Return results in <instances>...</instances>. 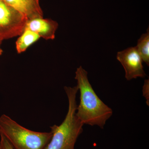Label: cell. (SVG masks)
Returning <instances> with one entry per match:
<instances>
[{"instance_id": "1", "label": "cell", "mask_w": 149, "mask_h": 149, "mask_svg": "<svg viewBox=\"0 0 149 149\" xmlns=\"http://www.w3.org/2000/svg\"><path fill=\"white\" fill-rule=\"evenodd\" d=\"M80 103L76 115L83 124L99 126L103 128L113 114L112 109L99 98L89 82L88 72L80 66L75 71Z\"/></svg>"}, {"instance_id": "2", "label": "cell", "mask_w": 149, "mask_h": 149, "mask_svg": "<svg viewBox=\"0 0 149 149\" xmlns=\"http://www.w3.org/2000/svg\"><path fill=\"white\" fill-rule=\"evenodd\" d=\"M64 90L68 102L67 113L60 125L51 126L52 135L44 149H74L76 141L83 132L84 124L76 115L78 88L77 85L73 87L65 86Z\"/></svg>"}, {"instance_id": "3", "label": "cell", "mask_w": 149, "mask_h": 149, "mask_svg": "<svg viewBox=\"0 0 149 149\" xmlns=\"http://www.w3.org/2000/svg\"><path fill=\"white\" fill-rule=\"evenodd\" d=\"M0 134L7 139L14 149H44L52 133L29 130L6 114L0 116Z\"/></svg>"}, {"instance_id": "4", "label": "cell", "mask_w": 149, "mask_h": 149, "mask_svg": "<svg viewBox=\"0 0 149 149\" xmlns=\"http://www.w3.org/2000/svg\"><path fill=\"white\" fill-rule=\"evenodd\" d=\"M27 18L4 0H0V39L8 40L19 36L25 28Z\"/></svg>"}, {"instance_id": "5", "label": "cell", "mask_w": 149, "mask_h": 149, "mask_svg": "<svg viewBox=\"0 0 149 149\" xmlns=\"http://www.w3.org/2000/svg\"><path fill=\"white\" fill-rule=\"evenodd\" d=\"M116 58L124 68L126 80L146 77L143 61L136 47H131L118 52Z\"/></svg>"}, {"instance_id": "6", "label": "cell", "mask_w": 149, "mask_h": 149, "mask_svg": "<svg viewBox=\"0 0 149 149\" xmlns=\"http://www.w3.org/2000/svg\"><path fill=\"white\" fill-rule=\"evenodd\" d=\"M58 27V22L50 19L42 17L27 19L24 29H29L45 40H54Z\"/></svg>"}, {"instance_id": "7", "label": "cell", "mask_w": 149, "mask_h": 149, "mask_svg": "<svg viewBox=\"0 0 149 149\" xmlns=\"http://www.w3.org/2000/svg\"><path fill=\"white\" fill-rule=\"evenodd\" d=\"M26 16L27 19L43 17L39 0H4Z\"/></svg>"}, {"instance_id": "8", "label": "cell", "mask_w": 149, "mask_h": 149, "mask_svg": "<svg viewBox=\"0 0 149 149\" xmlns=\"http://www.w3.org/2000/svg\"><path fill=\"white\" fill-rule=\"evenodd\" d=\"M18 36L19 37L15 43L16 49L18 54L25 52L30 46L41 38L37 33L27 29H24Z\"/></svg>"}, {"instance_id": "9", "label": "cell", "mask_w": 149, "mask_h": 149, "mask_svg": "<svg viewBox=\"0 0 149 149\" xmlns=\"http://www.w3.org/2000/svg\"><path fill=\"white\" fill-rule=\"evenodd\" d=\"M136 47L141 55L143 62L149 65V28L147 32L143 34L138 41Z\"/></svg>"}, {"instance_id": "10", "label": "cell", "mask_w": 149, "mask_h": 149, "mask_svg": "<svg viewBox=\"0 0 149 149\" xmlns=\"http://www.w3.org/2000/svg\"><path fill=\"white\" fill-rule=\"evenodd\" d=\"M143 96L146 100V103L148 106H149V80L146 79L144 81L143 88Z\"/></svg>"}, {"instance_id": "11", "label": "cell", "mask_w": 149, "mask_h": 149, "mask_svg": "<svg viewBox=\"0 0 149 149\" xmlns=\"http://www.w3.org/2000/svg\"><path fill=\"white\" fill-rule=\"evenodd\" d=\"M0 136V149H14L4 136L1 134Z\"/></svg>"}, {"instance_id": "12", "label": "cell", "mask_w": 149, "mask_h": 149, "mask_svg": "<svg viewBox=\"0 0 149 149\" xmlns=\"http://www.w3.org/2000/svg\"><path fill=\"white\" fill-rule=\"evenodd\" d=\"M3 40H1L0 39V56L2 54L3 51L2 49L1 48V45L2 43Z\"/></svg>"}]
</instances>
